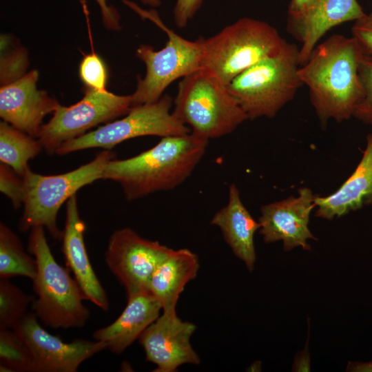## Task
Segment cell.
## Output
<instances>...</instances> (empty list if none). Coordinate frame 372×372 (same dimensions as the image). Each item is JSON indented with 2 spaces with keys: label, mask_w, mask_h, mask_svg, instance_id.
Instances as JSON below:
<instances>
[{
  "label": "cell",
  "mask_w": 372,
  "mask_h": 372,
  "mask_svg": "<svg viewBox=\"0 0 372 372\" xmlns=\"http://www.w3.org/2000/svg\"><path fill=\"white\" fill-rule=\"evenodd\" d=\"M364 52L352 37L333 34L318 44L298 68L321 125L353 117L362 99L359 67Z\"/></svg>",
  "instance_id": "obj_1"
},
{
  "label": "cell",
  "mask_w": 372,
  "mask_h": 372,
  "mask_svg": "<svg viewBox=\"0 0 372 372\" xmlns=\"http://www.w3.org/2000/svg\"><path fill=\"white\" fill-rule=\"evenodd\" d=\"M208 142L192 132L162 137L156 145L133 157L109 161L101 179L118 183L130 201L172 190L192 175Z\"/></svg>",
  "instance_id": "obj_2"
},
{
  "label": "cell",
  "mask_w": 372,
  "mask_h": 372,
  "mask_svg": "<svg viewBox=\"0 0 372 372\" xmlns=\"http://www.w3.org/2000/svg\"><path fill=\"white\" fill-rule=\"evenodd\" d=\"M44 229L41 226L32 228L28 238V251L37 266L32 280L36 295L33 313L52 329L81 328L90 315L83 302L85 297L76 279L55 260Z\"/></svg>",
  "instance_id": "obj_3"
},
{
  "label": "cell",
  "mask_w": 372,
  "mask_h": 372,
  "mask_svg": "<svg viewBox=\"0 0 372 372\" xmlns=\"http://www.w3.org/2000/svg\"><path fill=\"white\" fill-rule=\"evenodd\" d=\"M299 48L287 42L277 54L249 67L227 85L248 119L273 118L302 85L298 76Z\"/></svg>",
  "instance_id": "obj_4"
},
{
  "label": "cell",
  "mask_w": 372,
  "mask_h": 372,
  "mask_svg": "<svg viewBox=\"0 0 372 372\" xmlns=\"http://www.w3.org/2000/svg\"><path fill=\"white\" fill-rule=\"evenodd\" d=\"M172 113L190 132L207 140L231 133L248 119L227 86L203 68L182 78Z\"/></svg>",
  "instance_id": "obj_5"
},
{
  "label": "cell",
  "mask_w": 372,
  "mask_h": 372,
  "mask_svg": "<svg viewBox=\"0 0 372 372\" xmlns=\"http://www.w3.org/2000/svg\"><path fill=\"white\" fill-rule=\"evenodd\" d=\"M287 43L269 23L242 18L216 35L203 39L201 68L227 86L249 67L278 54Z\"/></svg>",
  "instance_id": "obj_6"
},
{
  "label": "cell",
  "mask_w": 372,
  "mask_h": 372,
  "mask_svg": "<svg viewBox=\"0 0 372 372\" xmlns=\"http://www.w3.org/2000/svg\"><path fill=\"white\" fill-rule=\"evenodd\" d=\"M112 158L114 152L104 149L90 162L66 173L45 176L30 169L22 177L23 209L19 229L26 232L41 226L52 238L61 240L63 231L56 222L60 208L80 189L101 179L106 164Z\"/></svg>",
  "instance_id": "obj_7"
},
{
  "label": "cell",
  "mask_w": 372,
  "mask_h": 372,
  "mask_svg": "<svg viewBox=\"0 0 372 372\" xmlns=\"http://www.w3.org/2000/svg\"><path fill=\"white\" fill-rule=\"evenodd\" d=\"M123 1L143 18L156 24L168 38L159 50L149 45H141L136 50V54L145 63L146 72L138 80L136 90L131 94L134 107L157 101L174 81L200 69L203 45L202 38L189 41L168 28L155 10H145L132 1Z\"/></svg>",
  "instance_id": "obj_8"
},
{
  "label": "cell",
  "mask_w": 372,
  "mask_h": 372,
  "mask_svg": "<svg viewBox=\"0 0 372 372\" xmlns=\"http://www.w3.org/2000/svg\"><path fill=\"white\" fill-rule=\"evenodd\" d=\"M172 106L171 96L164 95L156 102L132 107L123 118L65 142L55 154L65 155L90 148L110 150L133 138L146 136L162 138L189 133V127L173 114Z\"/></svg>",
  "instance_id": "obj_9"
},
{
  "label": "cell",
  "mask_w": 372,
  "mask_h": 372,
  "mask_svg": "<svg viewBox=\"0 0 372 372\" xmlns=\"http://www.w3.org/2000/svg\"><path fill=\"white\" fill-rule=\"evenodd\" d=\"M132 107L131 94L117 95L107 90L85 87L84 96L77 103L68 107L59 103L52 117L42 125L38 139L48 154H55L65 142L127 114Z\"/></svg>",
  "instance_id": "obj_10"
},
{
  "label": "cell",
  "mask_w": 372,
  "mask_h": 372,
  "mask_svg": "<svg viewBox=\"0 0 372 372\" xmlns=\"http://www.w3.org/2000/svg\"><path fill=\"white\" fill-rule=\"evenodd\" d=\"M171 249L146 239L129 227L111 235L105 253L107 267L125 287L127 296L149 290V282Z\"/></svg>",
  "instance_id": "obj_11"
},
{
  "label": "cell",
  "mask_w": 372,
  "mask_h": 372,
  "mask_svg": "<svg viewBox=\"0 0 372 372\" xmlns=\"http://www.w3.org/2000/svg\"><path fill=\"white\" fill-rule=\"evenodd\" d=\"M39 322L34 313H28L14 329L32 353L34 372H76L84 361L107 349L105 342L96 340L64 342Z\"/></svg>",
  "instance_id": "obj_12"
},
{
  "label": "cell",
  "mask_w": 372,
  "mask_h": 372,
  "mask_svg": "<svg viewBox=\"0 0 372 372\" xmlns=\"http://www.w3.org/2000/svg\"><path fill=\"white\" fill-rule=\"evenodd\" d=\"M196 329L194 323L183 321L176 312H163L140 335L146 360L156 365L154 372H174L178 366L199 364L190 338Z\"/></svg>",
  "instance_id": "obj_13"
},
{
  "label": "cell",
  "mask_w": 372,
  "mask_h": 372,
  "mask_svg": "<svg viewBox=\"0 0 372 372\" xmlns=\"http://www.w3.org/2000/svg\"><path fill=\"white\" fill-rule=\"evenodd\" d=\"M315 197L311 189L304 187L299 189L298 196L263 205L258 222L264 242L282 240L285 251L297 247L311 250L307 240H317L309 229L310 214L316 207Z\"/></svg>",
  "instance_id": "obj_14"
},
{
  "label": "cell",
  "mask_w": 372,
  "mask_h": 372,
  "mask_svg": "<svg viewBox=\"0 0 372 372\" xmlns=\"http://www.w3.org/2000/svg\"><path fill=\"white\" fill-rule=\"evenodd\" d=\"M39 72L33 70L1 86L0 116L3 121L38 138L44 117L59 105L45 90L37 88Z\"/></svg>",
  "instance_id": "obj_15"
},
{
  "label": "cell",
  "mask_w": 372,
  "mask_h": 372,
  "mask_svg": "<svg viewBox=\"0 0 372 372\" xmlns=\"http://www.w3.org/2000/svg\"><path fill=\"white\" fill-rule=\"evenodd\" d=\"M85 224L80 216L76 194L66 202V217L62 234V251L68 269L79 283L86 300L103 311L110 308L107 294L88 257L84 234Z\"/></svg>",
  "instance_id": "obj_16"
},
{
  "label": "cell",
  "mask_w": 372,
  "mask_h": 372,
  "mask_svg": "<svg viewBox=\"0 0 372 372\" xmlns=\"http://www.w3.org/2000/svg\"><path fill=\"white\" fill-rule=\"evenodd\" d=\"M365 14L357 0H316L302 14L288 19L289 31L301 43L300 66L308 60L329 30L345 22L355 21Z\"/></svg>",
  "instance_id": "obj_17"
},
{
  "label": "cell",
  "mask_w": 372,
  "mask_h": 372,
  "mask_svg": "<svg viewBox=\"0 0 372 372\" xmlns=\"http://www.w3.org/2000/svg\"><path fill=\"white\" fill-rule=\"evenodd\" d=\"M162 305L149 291L127 296V303L110 324L96 330L94 340L107 344L113 353L121 354L160 316Z\"/></svg>",
  "instance_id": "obj_18"
},
{
  "label": "cell",
  "mask_w": 372,
  "mask_h": 372,
  "mask_svg": "<svg viewBox=\"0 0 372 372\" xmlns=\"http://www.w3.org/2000/svg\"><path fill=\"white\" fill-rule=\"evenodd\" d=\"M317 217L332 220L372 204V133L366 136V146L361 161L350 177L333 194L316 196Z\"/></svg>",
  "instance_id": "obj_19"
},
{
  "label": "cell",
  "mask_w": 372,
  "mask_h": 372,
  "mask_svg": "<svg viewBox=\"0 0 372 372\" xmlns=\"http://www.w3.org/2000/svg\"><path fill=\"white\" fill-rule=\"evenodd\" d=\"M211 224L219 227L235 256L253 271L256 259L254 238L260 225L242 203L235 184L229 185L227 203L214 214Z\"/></svg>",
  "instance_id": "obj_20"
},
{
  "label": "cell",
  "mask_w": 372,
  "mask_h": 372,
  "mask_svg": "<svg viewBox=\"0 0 372 372\" xmlns=\"http://www.w3.org/2000/svg\"><path fill=\"white\" fill-rule=\"evenodd\" d=\"M200 267L198 256L188 249H172L158 265L149 282V291L159 300L164 312H176L185 285L194 280Z\"/></svg>",
  "instance_id": "obj_21"
},
{
  "label": "cell",
  "mask_w": 372,
  "mask_h": 372,
  "mask_svg": "<svg viewBox=\"0 0 372 372\" xmlns=\"http://www.w3.org/2000/svg\"><path fill=\"white\" fill-rule=\"evenodd\" d=\"M43 149L37 138L18 130L8 123H0V161L23 177L30 169L28 161Z\"/></svg>",
  "instance_id": "obj_22"
},
{
  "label": "cell",
  "mask_w": 372,
  "mask_h": 372,
  "mask_svg": "<svg viewBox=\"0 0 372 372\" xmlns=\"http://www.w3.org/2000/svg\"><path fill=\"white\" fill-rule=\"evenodd\" d=\"M34 257L27 254L19 236L3 223H0V278L23 276L34 278Z\"/></svg>",
  "instance_id": "obj_23"
},
{
  "label": "cell",
  "mask_w": 372,
  "mask_h": 372,
  "mask_svg": "<svg viewBox=\"0 0 372 372\" xmlns=\"http://www.w3.org/2000/svg\"><path fill=\"white\" fill-rule=\"evenodd\" d=\"M34 296L28 295L7 278L0 280V329H14L28 313Z\"/></svg>",
  "instance_id": "obj_24"
},
{
  "label": "cell",
  "mask_w": 372,
  "mask_h": 372,
  "mask_svg": "<svg viewBox=\"0 0 372 372\" xmlns=\"http://www.w3.org/2000/svg\"><path fill=\"white\" fill-rule=\"evenodd\" d=\"M0 360L11 372H34L32 353L14 329H0Z\"/></svg>",
  "instance_id": "obj_25"
},
{
  "label": "cell",
  "mask_w": 372,
  "mask_h": 372,
  "mask_svg": "<svg viewBox=\"0 0 372 372\" xmlns=\"http://www.w3.org/2000/svg\"><path fill=\"white\" fill-rule=\"evenodd\" d=\"M107 70L103 59L94 51L84 56L79 65V77L85 88L105 90Z\"/></svg>",
  "instance_id": "obj_26"
},
{
  "label": "cell",
  "mask_w": 372,
  "mask_h": 372,
  "mask_svg": "<svg viewBox=\"0 0 372 372\" xmlns=\"http://www.w3.org/2000/svg\"><path fill=\"white\" fill-rule=\"evenodd\" d=\"M359 73L364 94L353 117L364 124L372 125V56L363 55L360 63Z\"/></svg>",
  "instance_id": "obj_27"
},
{
  "label": "cell",
  "mask_w": 372,
  "mask_h": 372,
  "mask_svg": "<svg viewBox=\"0 0 372 372\" xmlns=\"http://www.w3.org/2000/svg\"><path fill=\"white\" fill-rule=\"evenodd\" d=\"M1 85L12 83L25 73L28 65V54L23 47L8 52L1 50Z\"/></svg>",
  "instance_id": "obj_28"
},
{
  "label": "cell",
  "mask_w": 372,
  "mask_h": 372,
  "mask_svg": "<svg viewBox=\"0 0 372 372\" xmlns=\"http://www.w3.org/2000/svg\"><path fill=\"white\" fill-rule=\"evenodd\" d=\"M0 190L10 199L15 209L23 205L24 196V181L8 165H0Z\"/></svg>",
  "instance_id": "obj_29"
},
{
  "label": "cell",
  "mask_w": 372,
  "mask_h": 372,
  "mask_svg": "<svg viewBox=\"0 0 372 372\" xmlns=\"http://www.w3.org/2000/svg\"><path fill=\"white\" fill-rule=\"evenodd\" d=\"M351 36L359 43L364 54L372 56V12L365 14L354 21Z\"/></svg>",
  "instance_id": "obj_30"
},
{
  "label": "cell",
  "mask_w": 372,
  "mask_h": 372,
  "mask_svg": "<svg viewBox=\"0 0 372 372\" xmlns=\"http://www.w3.org/2000/svg\"><path fill=\"white\" fill-rule=\"evenodd\" d=\"M98 3L104 26L110 30H121L120 15L118 11L112 6H109L107 0H95ZM144 3L156 7L161 4L160 0H143Z\"/></svg>",
  "instance_id": "obj_31"
},
{
  "label": "cell",
  "mask_w": 372,
  "mask_h": 372,
  "mask_svg": "<svg viewBox=\"0 0 372 372\" xmlns=\"http://www.w3.org/2000/svg\"><path fill=\"white\" fill-rule=\"evenodd\" d=\"M203 0H176L174 9L176 25L184 28L200 8Z\"/></svg>",
  "instance_id": "obj_32"
},
{
  "label": "cell",
  "mask_w": 372,
  "mask_h": 372,
  "mask_svg": "<svg viewBox=\"0 0 372 372\" xmlns=\"http://www.w3.org/2000/svg\"><path fill=\"white\" fill-rule=\"evenodd\" d=\"M316 0H291L288 8V19L296 18L306 11Z\"/></svg>",
  "instance_id": "obj_33"
},
{
  "label": "cell",
  "mask_w": 372,
  "mask_h": 372,
  "mask_svg": "<svg viewBox=\"0 0 372 372\" xmlns=\"http://www.w3.org/2000/svg\"><path fill=\"white\" fill-rule=\"evenodd\" d=\"M293 369L295 371H309V356L307 347L295 359Z\"/></svg>",
  "instance_id": "obj_34"
},
{
  "label": "cell",
  "mask_w": 372,
  "mask_h": 372,
  "mask_svg": "<svg viewBox=\"0 0 372 372\" xmlns=\"http://www.w3.org/2000/svg\"><path fill=\"white\" fill-rule=\"evenodd\" d=\"M346 370L351 372H372V361L369 362H349Z\"/></svg>",
  "instance_id": "obj_35"
},
{
  "label": "cell",
  "mask_w": 372,
  "mask_h": 372,
  "mask_svg": "<svg viewBox=\"0 0 372 372\" xmlns=\"http://www.w3.org/2000/svg\"><path fill=\"white\" fill-rule=\"evenodd\" d=\"M260 366H261V364L260 362H254L251 366L249 368V369H251L250 371H260L259 369H260Z\"/></svg>",
  "instance_id": "obj_36"
}]
</instances>
